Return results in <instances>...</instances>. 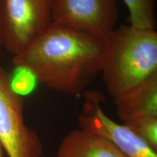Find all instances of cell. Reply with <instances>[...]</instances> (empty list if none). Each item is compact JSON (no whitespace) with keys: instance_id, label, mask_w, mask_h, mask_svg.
<instances>
[{"instance_id":"obj_5","label":"cell","mask_w":157,"mask_h":157,"mask_svg":"<svg viewBox=\"0 0 157 157\" xmlns=\"http://www.w3.org/2000/svg\"><path fill=\"white\" fill-rule=\"evenodd\" d=\"M78 117L79 128L104 137L127 157H157L154 151L125 124L115 122L104 112V96L98 91L83 92Z\"/></svg>"},{"instance_id":"obj_1","label":"cell","mask_w":157,"mask_h":157,"mask_svg":"<svg viewBox=\"0 0 157 157\" xmlns=\"http://www.w3.org/2000/svg\"><path fill=\"white\" fill-rule=\"evenodd\" d=\"M105 48L103 39L52 22L28 48L13 56V64L48 88L76 95L101 73Z\"/></svg>"},{"instance_id":"obj_10","label":"cell","mask_w":157,"mask_h":157,"mask_svg":"<svg viewBox=\"0 0 157 157\" xmlns=\"http://www.w3.org/2000/svg\"><path fill=\"white\" fill-rule=\"evenodd\" d=\"M124 124L157 151V117H143L132 119Z\"/></svg>"},{"instance_id":"obj_9","label":"cell","mask_w":157,"mask_h":157,"mask_svg":"<svg viewBox=\"0 0 157 157\" xmlns=\"http://www.w3.org/2000/svg\"><path fill=\"white\" fill-rule=\"evenodd\" d=\"M129 11L130 25L140 29H155L154 0H123Z\"/></svg>"},{"instance_id":"obj_4","label":"cell","mask_w":157,"mask_h":157,"mask_svg":"<svg viewBox=\"0 0 157 157\" xmlns=\"http://www.w3.org/2000/svg\"><path fill=\"white\" fill-rule=\"evenodd\" d=\"M0 143L8 157H42L39 135L25 124L22 98L13 90L9 74L0 66Z\"/></svg>"},{"instance_id":"obj_3","label":"cell","mask_w":157,"mask_h":157,"mask_svg":"<svg viewBox=\"0 0 157 157\" xmlns=\"http://www.w3.org/2000/svg\"><path fill=\"white\" fill-rule=\"evenodd\" d=\"M2 48L21 53L52 22V0H0Z\"/></svg>"},{"instance_id":"obj_2","label":"cell","mask_w":157,"mask_h":157,"mask_svg":"<svg viewBox=\"0 0 157 157\" xmlns=\"http://www.w3.org/2000/svg\"><path fill=\"white\" fill-rule=\"evenodd\" d=\"M101 73L113 100L157 74V32L121 25L105 41Z\"/></svg>"},{"instance_id":"obj_8","label":"cell","mask_w":157,"mask_h":157,"mask_svg":"<svg viewBox=\"0 0 157 157\" xmlns=\"http://www.w3.org/2000/svg\"><path fill=\"white\" fill-rule=\"evenodd\" d=\"M57 157H127L111 143L80 128L70 131L59 145Z\"/></svg>"},{"instance_id":"obj_7","label":"cell","mask_w":157,"mask_h":157,"mask_svg":"<svg viewBox=\"0 0 157 157\" xmlns=\"http://www.w3.org/2000/svg\"><path fill=\"white\" fill-rule=\"evenodd\" d=\"M113 102L118 117L124 122L143 117H157V74Z\"/></svg>"},{"instance_id":"obj_11","label":"cell","mask_w":157,"mask_h":157,"mask_svg":"<svg viewBox=\"0 0 157 157\" xmlns=\"http://www.w3.org/2000/svg\"><path fill=\"white\" fill-rule=\"evenodd\" d=\"M2 48V20L1 13H0V51Z\"/></svg>"},{"instance_id":"obj_6","label":"cell","mask_w":157,"mask_h":157,"mask_svg":"<svg viewBox=\"0 0 157 157\" xmlns=\"http://www.w3.org/2000/svg\"><path fill=\"white\" fill-rule=\"evenodd\" d=\"M118 18L117 0H52V22L104 41Z\"/></svg>"},{"instance_id":"obj_12","label":"cell","mask_w":157,"mask_h":157,"mask_svg":"<svg viewBox=\"0 0 157 157\" xmlns=\"http://www.w3.org/2000/svg\"><path fill=\"white\" fill-rule=\"evenodd\" d=\"M0 157H4V151L1 146V143H0Z\"/></svg>"}]
</instances>
